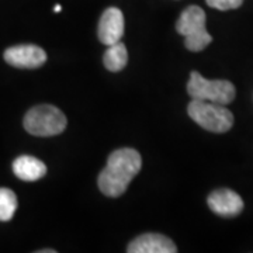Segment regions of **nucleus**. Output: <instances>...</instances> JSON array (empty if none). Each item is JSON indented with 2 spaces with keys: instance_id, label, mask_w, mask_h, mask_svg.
Masks as SVG:
<instances>
[{
  "instance_id": "6e6552de",
  "label": "nucleus",
  "mask_w": 253,
  "mask_h": 253,
  "mask_svg": "<svg viewBox=\"0 0 253 253\" xmlns=\"http://www.w3.org/2000/svg\"><path fill=\"white\" fill-rule=\"evenodd\" d=\"M124 34V16L117 7H109L101 14L97 36L104 45H113Z\"/></svg>"
},
{
  "instance_id": "f257e3e1",
  "label": "nucleus",
  "mask_w": 253,
  "mask_h": 253,
  "mask_svg": "<svg viewBox=\"0 0 253 253\" xmlns=\"http://www.w3.org/2000/svg\"><path fill=\"white\" fill-rule=\"evenodd\" d=\"M142 168V158L136 149L121 148L107 159L106 168L99 174V189L107 197H120L126 193L131 180Z\"/></svg>"
},
{
  "instance_id": "1a4fd4ad",
  "label": "nucleus",
  "mask_w": 253,
  "mask_h": 253,
  "mask_svg": "<svg viewBox=\"0 0 253 253\" xmlns=\"http://www.w3.org/2000/svg\"><path fill=\"white\" fill-rule=\"evenodd\" d=\"M128 253H176L172 239L161 234H144L135 238L126 248Z\"/></svg>"
},
{
  "instance_id": "39448f33",
  "label": "nucleus",
  "mask_w": 253,
  "mask_h": 253,
  "mask_svg": "<svg viewBox=\"0 0 253 253\" xmlns=\"http://www.w3.org/2000/svg\"><path fill=\"white\" fill-rule=\"evenodd\" d=\"M187 93L191 99L204 100L226 106L235 99V86L229 81H208L199 72L190 73Z\"/></svg>"
},
{
  "instance_id": "9d476101",
  "label": "nucleus",
  "mask_w": 253,
  "mask_h": 253,
  "mask_svg": "<svg viewBox=\"0 0 253 253\" xmlns=\"http://www.w3.org/2000/svg\"><path fill=\"white\" fill-rule=\"evenodd\" d=\"M13 172L20 180L36 181L45 176L46 166L34 156L23 155L13 162Z\"/></svg>"
},
{
  "instance_id": "f8f14e48",
  "label": "nucleus",
  "mask_w": 253,
  "mask_h": 253,
  "mask_svg": "<svg viewBox=\"0 0 253 253\" xmlns=\"http://www.w3.org/2000/svg\"><path fill=\"white\" fill-rule=\"evenodd\" d=\"M17 196L14 191L6 187H0V221H10L17 210Z\"/></svg>"
},
{
  "instance_id": "4468645a",
  "label": "nucleus",
  "mask_w": 253,
  "mask_h": 253,
  "mask_svg": "<svg viewBox=\"0 0 253 253\" xmlns=\"http://www.w3.org/2000/svg\"><path fill=\"white\" fill-rule=\"evenodd\" d=\"M61 10H62V6H61V4H56V6H55V7H54L55 13H59Z\"/></svg>"
},
{
  "instance_id": "7ed1b4c3",
  "label": "nucleus",
  "mask_w": 253,
  "mask_h": 253,
  "mask_svg": "<svg viewBox=\"0 0 253 253\" xmlns=\"http://www.w3.org/2000/svg\"><path fill=\"white\" fill-rule=\"evenodd\" d=\"M190 118L204 129L222 134L234 126V116L222 104L193 99L187 107Z\"/></svg>"
},
{
  "instance_id": "423d86ee",
  "label": "nucleus",
  "mask_w": 253,
  "mask_h": 253,
  "mask_svg": "<svg viewBox=\"0 0 253 253\" xmlns=\"http://www.w3.org/2000/svg\"><path fill=\"white\" fill-rule=\"evenodd\" d=\"M4 61L20 69H36L46 61V54L42 48L31 44L14 45L4 51Z\"/></svg>"
},
{
  "instance_id": "20e7f679",
  "label": "nucleus",
  "mask_w": 253,
  "mask_h": 253,
  "mask_svg": "<svg viewBox=\"0 0 253 253\" xmlns=\"http://www.w3.org/2000/svg\"><path fill=\"white\" fill-rule=\"evenodd\" d=\"M24 128L36 136H54L66 128V117L61 110L51 104L36 106L24 117Z\"/></svg>"
},
{
  "instance_id": "ddd939ff",
  "label": "nucleus",
  "mask_w": 253,
  "mask_h": 253,
  "mask_svg": "<svg viewBox=\"0 0 253 253\" xmlns=\"http://www.w3.org/2000/svg\"><path fill=\"white\" fill-rule=\"evenodd\" d=\"M206 3L212 9L226 11V10H234L241 7L244 0H206Z\"/></svg>"
},
{
  "instance_id": "9b49d317",
  "label": "nucleus",
  "mask_w": 253,
  "mask_h": 253,
  "mask_svg": "<svg viewBox=\"0 0 253 253\" xmlns=\"http://www.w3.org/2000/svg\"><path fill=\"white\" fill-rule=\"evenodd\" d=\"M103 62L110 72L123 71L128 62V52H126V45L121 41H118L113 45H109L107 51L104 52V56H103Z\"/></svg>"
},
{
  "instance_id": "f03ea898",
  "label": "nucleus",
  "mask_w": 253,
  "mask_h": 253,
  "mask_svg": "<svg viewBox=\"0 0 253 253\" xmlns=\"http://www.w3.org/2000/svg\"><path fill=\"white\" fill-rule=\"evenodd\" d=\"M206 11L199 6H189L183 10L180 17L176 23V30L184 37V45L191 52H200L207 48L212 37L208 34L206 28Z\"/></svg>"
},
{
  "instance_id": "0eeeda50",
  "label": "nucleus",
  "mask_w": 253,
  "mask_h": 253,
  "mask_svg": "<svg viewBox=\"0 0 253 253\" xmlns=\"http://www.w3.org/2000/svg\"><path fill=\"white\" fill-rule=\"evenodd\" d=\"M210 210L219 217H236L244 210V200L234 190L218 189L207 199Z\"/></svg>"
},
{
  "instance_id": "2eb2a0df",
  "label": "nucleus",
  "mask_w": 253,
  "mask_h": 253,
  "mask_svg": "<svg viewBox=\"0 0 253 253\" xmlns=\"http://www.w3.org/2000/svg\"><path fill=\"white\" fill-rule=\"evenodd\" d=\"M40 253H55L54 249H45V251H40Z\"/></svg>"
}]
</instances>
